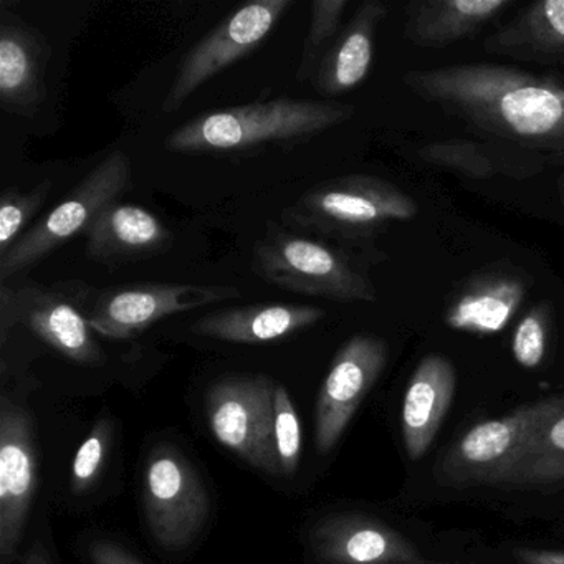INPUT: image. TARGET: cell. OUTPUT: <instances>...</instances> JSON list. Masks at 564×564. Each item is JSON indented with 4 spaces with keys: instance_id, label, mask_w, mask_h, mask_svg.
Instances as JSON below:
<instances>
[{
    "instance_id": "1",
    "label": "cell",
    "mask_w": 564,
    "mask_h": 564,
    "mask_svg": "<svg viewBox=\"0 0 564 564\" xmlns=\"http://www.w3.org/2000/svg\"><path fill=\"white\" fill-rule=\"evenodd\" d=\"M404 84L485 134L564 156V87L553 78L503 65L464 64L409 72Z\"/></svg>"
},
{
    "instance_id": "2",
    "label": "cell",
    "mask_w": 564,
    "mask_h": 564,
    "mask_svg": "<svg viewBox=\"0 0 564 564\" xmlns=\"http://www.w3.org/2000/svg\"><path fill=\"white\" fill-rule=\"evenodd\" d=\"M351 105L292 100L239 105L199 115L170 133L167 151L183 154H242L270 147H295L346 123Z\"/></svg>"
},
{
    "instance_id": "3",
    "label": "cell",
    "mask_w": 564,
    "mask_h": 564,
    "mask_svg": "<svg viewBox=\"0 0 564 564\" xmlns=\"http://www.w3.org/2000/svg\"><path fill=\"white\" fill-rule=\"evenodd\" d=\"M252 269L280 289L338 302L378 299L371 280L343 250L270 224L253 247Z\"/></svg>"
},
{
    "instance_id": "4",
    "label": "cell",
    "mask_w": 564,
    "mask_h": 564,
    "mask_svg": "<svg viewBox=\"0 0 564 564\" xmlns=\"http://www.w3.org/2000/svg\"><path fill=\"white\" fill-rule=\"evenodd\" d=\"M411 196L378 177H335L316 184L282 214L283 224L323 236H359L417 216Z\"/></svg>"
},
{
    "instance_id": "5",
    "label": "cell",
    "mask_w": 564,
    "mask_h": 564,
    "mask_svg": "<svg viewBox=\"0 0 564 564\" xmlns=\"http://www.w3.org/2000/svg\"><path fill=\"white\" fill-rule=\"evenodd\" d=\"M131 177L130 158L123 151L108 154L55 209L42 216L4 257H0L2 282L32 269L87 232L95 219L130 189Z\"/></svg>"
},
{
    "instance_id": "6",
    "label": "cell",
    "mask_w": 564,
    "mask_h": 564,
    "mask_svg": "<svg viewBox=\"0 0 564 564\" xmlns=\"http://www.w3.org/2000/svg\"><path fill=\"white\" fill-rule=\"evenodd\" d=\"M564 411L563 398L543 399L511 414L468 429L435 465V478L448 487L497 485L538 429Z\"/></svg>"
},
{
    "instance_id": "7",
    "label": "cell",
    "mask_w": 564,
    "mask_h": 564,
    "mask_svg": "<svg viewBox=\"0 0 564 564\" xmlns=\"http://www.w3.org/2000/svg\"><path fill=\"white\" fill-rule=\"evenodd\" d=\"M275 386L267 376H234L210 386L207 419L214 437L259 470L279 475Z\"/></svg>"
},
{
    "instance_id": "8",
    "label": "cell",
    "mask_w": 564,
    "mask_h": 564,
    "mask_svg": "<svg viewBox=\"0 0 564 564\" xmlns=\"http://www.w3.org/2000/svg\"><path fill=\"white\" fill-rule=\"evenodd\" d=\"M143 498L151 533L166 551L193 543L209 514V497L199 474L171 444L154 445L148 454Z\"/></svg>"
},
{
    "instance_id": "9",
    "label": "cell",
    "mask_w": 564,
    "mask_h": 564,
    "mask_svg": "<svg viewBox=\"0 0 564 564\" xmlns=\"http://www.w3.org/2000/svg\"><path fill=\"white\" fill-rule=\"evenodd\" d=\"M292 6V0H256L220 22L184 57L164 98V113L180 110L204 84L252 55Z\"/></svg>"
},
{
    "instance_id": "10",
    "label": "cell",
    "mask_w": 564,
    "mask_h": 564,
    "mask_svg": "<svg viewBox=\"0 0 564 564\" xmlns=\"http://www.w3.org/2000/svg\"><path fill=\"white\" fill-rule=\"evenodd\" d=\"M236 299H240L236 286L131 283L98 293L88 310V323L107 338L130 339L176 313Z\"/></svg>"
},
{
    "instance_id": "11",
    "label": "cell",
    "mask_w": 564,
    "mask_h": 564,
    "mask_svg": "<svg viewBox=\"0 0 564 564\" xmlns=\"http://www.w3.org/2000/svg\"><path fill=\"white\" fill-rule=\"evenodd\" d=\"M39 487L34 427L24 408L4 395L0 404V556L15 554Z\"/></svg>"
},
{
    "instance_id": "12",
    "label": "cell",
    "mask_w": 564,
    "mask_h": 564,
    "mask_svg": "<svg viewBox=\"0 0 564 564\" xmlns=\"http://www.w3.org/2000/svg\"><path fill=\"white\" fill-rule=\"evenodd\" d=\"M386 361L388 346L371 335H355L336 352L316 401L315 442L322 454L338 444Z\"/></svg>"
},
{
    "instance_id": "13",
    "label": "cell",
    "mask_w": 564,
    "mask_h": 564,
    "mask_svg": "<svg viewBox=\"0 0 564 564\" xmlns=\"http://www.w3.org/2000/svg\"><path fill=\"white\" fill-rule=\"evenodd\" d=\"M323 564H455L429 560L404 534L361 514L325 518L310 533Z\"/></svg>"
},
{
    "instance_id": "14",
    "label": "cell",
    "mask_w": 564,
    "mask_h": 564,
    "mask_svg": "<svg viewBox=\"0 0 564 564\" xmlns=\"http://www.w3.org/2000/svg\"><path fill=\"white\" fill-rule=\"evenodd\" d=\"M52 48L34 25L2 9L0 14V105L8 113L32 118L47 98Z\"/></svg>"
},
{
    "instance_id": "15",
    "label": "cell",
    "mask_w": 564,
    "mask_h": 564,
    "mask_svg": "<svg viewBox=\"0 0 564 564\" xmlns=\"http://www.w3.org/2000/svg\"><path fill=\"white\" fill-rule=\"evenodd\" d=\"M15 292L18 319L65 358L85 366H100L105 355L88 323V315L72 296L70 283L61 286H24Z\"/></svg>"
},
{
    "instance_id": "16",
    "label": "cell",
    "mask_w": 564,
    "mask_h": 564,
    "mask_svg": "<svg viewBox=\"0 0 564 564\" xmlns=\"http://www.w3.org/2000/svg\"><path fill=\"white\" fill-rule=\"evenodd\" d=\"M85 237L87 256L110 267L160 256L174 239L163 220L151 210L120 200L95 219Z\"/></svg>"
},
{
    "instance_id": "17",
    "label": "cell",
    "mask_w": 564,
    "mask_h": 564,
    "mask_svg": "<svg viewBox=\"0 0 564 564\" xmlns=\"http://www.w3.org/2000/svg\"><path fill=\"white\" fill-rule=\"evenodd\" d=\"M325 316V310L303 303H256L207 313L191 332L219 341L265 345L296 335Z\"/></svg>"
},
{
    "instance_id": "18",
    "label": "cell",
    "mask_w": 564,
    "mask_h": 564,
    "mask_svg": "<svg viewBox=\"0 0 564 564\" xmlns=\"http://www.w3.org/2000/svg\"><path fill=\"white\" fill-rule=\"evenodd\" d=\"M457 388L454 365L442 355H429L409 379L402 402V441L411 460H421L437 435Z\"/></svg>"
},
{
    "instance_id": "19",
    "label": "cell",
    "mask_w": 564,
    "mask_h": 564,
    "mask_svg": "<svg viewBox=\"0 0 564 564\" xmlns=\"http://www.w3.org/2000/svg\"><path fill=\"white\" fill-rule=\"evenodd\" d=\"M386 15L388 8L379 0H368L359 6L312 78L313 88L322 97L348 94L366 80L375 58L376 32Z\"/></svg>"
},
{
    "instance_id": "20",
    "label": "cell",
    "mask_w": 564,
    "mask_h": 564,
    "mask_svg": "<svg viewBox=\"0 0 564 564\" xmlns=\"http://www.w3.org/2000/svg\"><path fill=\"white\" fill-rule=\"evenodd\" d=\"M510 6L511 0H417L408 8L404 34L417 47H447Z\"/></svg>"
},
{
    "instance_id": "21",
    "label": "cell",
    "mask_w": 564,
    "mask_h": 564,
    "mask_svg": "<svg viewBox=\"0 0 564 564\" xmlns=\"http://www.w3.org/2000/svg\"><path fill=\"white\" fill-rule=\"evenodd\" d=\"M524 293V283L514 276L477 280L448 305L445 325L475 335L500 333L520 308Z\"/></svg>"
},
{
    "instance_id": "22",
    "label": "cell",
    "mask_w": 564,
    "mask_h": 564,
    "mask_svg": "<svg viewBox=\"0 0 564 564\" xmlns=\"http://www.w3.org/2000/svg\"><path fill=\"white\" fill-rule=\"evenodd\" d=\"M487 48L518 57L561 61L564 58V0H541L528 6L488 39Z\"/></svg>"
},
{
    "instance_id": "23",
    "label": "cell",
    "mask_w": 564,
    "mask_h": 564,
    "mask_svg": "<svg viewBox=\"0 0 564 564\" xmlns=\"http://www.w3.org/2000/svg\"><path fill=\"white\" fill-rule=\"evenodd\" d=\"M564 480V411L544 422L497 485L534 488Z\"/></svg>"
},
{
    "instance_id": "24",
    "label": "cell",
    "mask_w": 564,
    "mask_h": 564,
    "mask_svg": "<svg viewBox=\"0 0 564 564\" xmlns=\"http://www.w3.org/2000/svg\"><path fill=\"white\" fill-rule=\"evenodd\" d=\"M348 4V0H313L310 31L296 72V80L300 84L312 82L315 77L319 62L339 35V25Z\"/></svg>"
},
{
    "instance_id": "25",
    "label": "cell",
    "mask_w": 564,
    "mask_h": 564,
    "mask_svg": "<svg viewBox=\"0 0 564 564\" xmlns=\"http://www.w3.org/2000/svg\"><path fill=\"white\" fill-rule=\"evenodd\" d=\"M52 191V181L45 180L28 193H21L15 187L8 189L0 196V257H4L18 240L28 232L32 217L47 200Z\"/></svg>"
},
{
    "instance_id": "26",
    "label": "cell",
    "mask_w": 564,
    "mask_h": 564,
    "mask_svg": "<svg viewBox=\"0 0 564 564\" xmlns=\"http://www.w3.org/2000/svg\"><path fill=\"white\" fill-rule=\"evenodd\" d=\"M422 161L457 171L475 180H485L500 171L497 160L481 144L467 140H447L431 143L419 151Z\"/></svg>"
},
{
    "instance_id": "27",
    "label": "cell",
    "mask_w": 564,
    "mask_h": 564,
    "mask_svg": "<svg viewBox=\"0 0 564 564\" xmlns=\"http://www.w3.org/2000/svg\"><path fill=\"white\" fill-rule=\"evenodd\" d=\"M111 435H113L111 419L100 417L88 437L82 442L72 465V488L75 494H84L97 484L107 460Z\"/></svg>"
},
{
    "instance_id": "28",
    "label": "cell",
    "mask_w": 564,
    "mask_h": 564,
    "mask_svg": "<svg viewBox=\"0 0 564 564\" xmlns=\"http://www.w3.org/2000/svg\"><path fill=\"white\" fill-rule=\"evenodd\" d=\"M275 409V445L279 452L280 470L283 475L295 474L302 455V429L299 414L289 391L283 386H275L273 394Z\"/></svg>"
},
{
    "instance_id": "29",
    "label": "cell",
    "mask_w": 564,
    "mask_h": 564,
    "mask_svg": "<svg viewBox=\"0 0 564 564\" xmlns=\"http://www.w3.org/2000/svg\"><path fill=\"white\" fill-rule=\"evenodd\" d=\"M547 326H550V305L540 303L523 316L514 329L513 351L518 365L533 369L541 365L546 355Z\"/></svg>"
},
{
    "instance_id": "30",
    "label": "cell",
    "mask_w": 564,
    "mask_h": 564,
    "mask_svg": "<svg viewBox=\"0 0 564 564\" xmlns=\"http://www.w3.org/2000/svg\"><path fill=\"white\" fill-rule=\"evenodd\" d=\"M91 561L94 564H143L127 547L108 540H97L90 544Z\"/></svg>"
},
{
    "instance_id": "31",
    "label": "cell",
    "mask_w": 564,
    "mask_h": 564,
    "mask_svg": "<svg viewBox=\"0 0 564 564\" xmlns=\"http://www.w3.org/2000/svg\"><path fill=\"white\" fill-rule=\"evenodd\" d=\"M514 560L520 564H564L563 551L534 550V547H514Z\"/></svg>"
},
{
    "instance_id": "32",
    "label": "cell",
    "mask_w": 564,
    "mask_h": 564,
    "mask_svg": "<svg viewBox=\"0 0 564 564\" xmlns=\"http://www.w3.org/2000/svg\"><path fill=\"white\" fill-rule=\"evenodd\" d=\"M22 564H52L51 554L45 550L44 543L41 540L32 544L31 551L24 557Z\"/></svg>"
},
{
    "instance_id": "33",
    "label": "cell",
    "mask_w": 564,
    "mask_h": 564,
    "mask_svg": "<svg viewBox=\"0 0 564 564\" xmlns=\"http://www.w3.org/2000/svg\"><path fill=\"white\" fill-rule=\"evenodd\" d=\"M563 189H564V187H563Z\"/></svg>"
}]
</instances>
